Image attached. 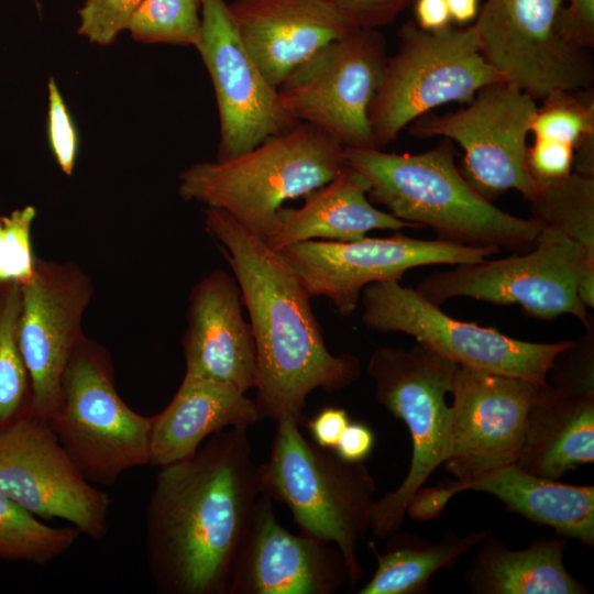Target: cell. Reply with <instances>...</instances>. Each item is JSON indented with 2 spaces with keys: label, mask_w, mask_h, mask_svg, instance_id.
Masks as SVG:
<instances>
[{
  "label": "cell",
  "mask_w": 594,
  "mask_h": 594,
  "mask_svg": "<svg viewBox=\"0 0 594 594\" xmlns=\"http://www.w3.org/2000/svg\"><path fill=\"white\" fill-rule=\"evenodd\" d=\"M466 490L492 494L508 510L551 527L558 536L594 546V486L569 485L540 477L516 463L469 481L421 487L411 498L406 514L415 520L435 519L453 495Z\"/></svg>",
  "instance_id": "cell-20"
},
{
  "label": "cell",
  "mask_w": 594,
  "mask_h": 594,
  "mask_svg": "<svg viewBox=\"0 0 594 594\" xmlns=\"http://www.w3.org/2000/svg\"><path fill=\"white\" fill-rule=\"evenodd\" d=\"M580 271L594 275V263L587 260L584 250L562 232L541 227L535 246L528 252L435 272L424 277L415 289L438 306L457 297L517 305L536 319L573 316L586 329L593 319L579 296Z\"/></svg>",
  "instance_id": "cell-9"
},
{
  "label": "cell",
  "mask_w": 594,
  "mask_h": 594,
  "mask_svg": "<svg viewBox=\"0 0 594 594\" xmlns=\"http://www.w3.org/2000/svg\"><path fill=\"white\" fill-rule=\"evenodd\" d=\"M76 528L52 527L0 493V560L45 565L78 539Z\"/></svg>",
  "instance_id": "cell-30"
},
{
  "label": "cell",
  "mask_w": 594,
  "mask_h": 594,
  "mask_svg": "<svg viewBox=\"0 0 594 594\" xmlns=\"http://www.w3.org/2000/svg\"><path fill=\"white\" fill-rule=\"evenodd\" d=\"M201 0H144L127 31L146 44L195 47L200 35Z\"/></svg>",
  "instance_id": "cell-32"
},
{
  "label": "cell",
  "mask_w": 594,
  "mask_h": 594,
  "mask_svg": "<svg viewBox=\"0 0 594 594\" xmlns=\"http://www.w3.org/2000/svg\"><path fill=\"white\" fill-rule=\"evenodd\" d=\"M503 80L480 51L474 28L425 31L407 21L387 56L369 109L376 148L383 150L421 116L450 102L468 103L483 87Z\"/></svg>",
  "instance_id": "cell-7"
},
{
  "label": "cell",
  "mask_w": 594,
  "mask_h": 594,
  "mask_svg": "<svg viewBox=\"0 0 594 594\" xmlns=\"http://www.w3.org/2000/svg\"><path fill=\"white\" fill-rule=\"evenodd\" d=\"M549 384L562 392L594 394V329L562 350L548 373Z\"/></svg>",
  "instance_id": "cell-34"
},
{
  "label": "cell",
  "mask_w": 594,
  "mask_h": 594,
  "mask_svg": "<svg viewBox=\"0 0 594 594\" xmlns=\"http://www.w3.org/2000/svg\"><path fill=\"white\" fill-rule=\"evenodd\" d=\"M91 292L90 280L74 265L37 258L32 277L21 284L19 346L32 411L46 421L58 407L64 373L84 339L80 322Z\"/></svg>",
  "instance_id": "cell-18"
},
{
  "label": "cell",
  "mask_w": 594,
  "mask_h": 594,
  "mask_svg": "<svg viewBox=\"0 0 594 594\" xmlns=\"http://www.w3.org/2000/svg\"><path fill=\"white\" fill-rule=\"evenodd\" d=\"M21 284L0 283V428L32 410L31 384L18 340Z\"/></svg>",
  "instance_id": "cell-31"
},
{
  "label": "cell",
  "mask_w": 594,
  "mask_h": 594,
  "mask_svg": "<svg viewBox=\"0 0 594 594\" xmlns=\"http://www.w3.org/2000/svg\"><path fill=\"white\" fill-rule=\"evenodd\" d=\"M537 106L531 96L499 80L480 89L457 111L421 116L409 133L458 143L463 150L459 169L485 199L493 202L515 189L529 201L538 189L527 166V138Z\"/></svg>",
  "instance_id": "cell-12"
},
{
  "label": "cell",
  "mask_w": 594,
  "mask_h": 594,
  "mask_svg": "<svg viewBox=\"0 0 594 594\" xmlns=\"http://www.w3.org/2000/svg\"><path fill=\"white\" fill-rule=\"evenodd\" d=\"M36 211L32 206L0 216V283L28 282L36 258L33 255L31 230Z\"/></svg>",
  "instance_id": "cell-33"
},
{
  "label": "cell",
  "mask_w": 594,
  "mask_h": 594,
  "mask_svg": "<svg viewBox=\"0 0 594 594\" xmlns=\"http://www.w3.org/2000/svg\"><path fill=\"white\" fill-rule=\"evenodd\" d=\"M367 178L346 164L330 182L304 196L299 208H280L266 243L279 252L288 245L315 239L354 241L373 230L419 229L369 199Z\"/></svg>",
  "instance_id": "cell-24"
},
{
  "label": "cell",
  "mask_w": 594,
  "mask_h": 594,
  "mask_svg": "<svg viewBox=\"0 0 594 594\" xmlns=\"http://www.w3.org/2000/svg\"><path fill=\"white\" fill-rule=\"evenodd\" d=\"M350 582L342 552L282 526L261 495L237 554L227 594H332Z\"/></svg>",
  "instance_id": "cell-19"
},
{
  "label": "cell",
  "mask_w": 594,
  "mask_h": 594,
  "mask_svg": "<svg viewBox=\"0 0 594 594\" xmlns=\"http://www.w3.org/2000/svg\"><path fill=\"white\" fill-rule=\"evenodd\" d=\"M350 422L349 415L344 409L326 407L307 421V427L316 444L334 450Z\"/></svg>",
  "instance_id": "cell-40"
},
{
  "label": "cell",
  "mask_w": 594,
  "mask_h": 594,
  "mask_svg": "<svg viewBox=\"0 0 594 594\" xmlns=\"http://www.w3.org/2000/svg\"><path fill=\"white\" fill-rule=\"evenodd\" d=\"M262 495L248 428L210 436L163 465L145 513L147 568L162 594H227Z\"/></svg>",
  "instance_id": "cell-1"
},
{
  "label": "cell",
  "mask_w": 594,
  "mask_h": 594,
  "mask_svg": "<svg viewBox=\"0 0 594 594\" xmlns=\"http://www.w3.org/2000/svg\"><path fill=\"white\" fill-rule=\"evenodd\" d=\"M275 424L270 458L258 464L262 494L284 504L300 532L336 546L355 586L364 575L356 548L370 530L375 480L363 462L307 440L297 421Z\"/></svg>",
  "instance_id": "cell-5"
},
{
  "label": "cell",
  "mask_w": 594,
  "mask_h": 594,
  "mask_svg": "<svg viewBox=\"0 0 594 594\" xmlns=\"http://www.w3.org/2000/svg\"><path fill=\"white\" fill-rule=\"evenodd\" d=\"M360 299L362 321L369 329L411 336L417 343L458 365L494 374L548 383L556 356L572 343L529 342L495 328L457 320L399 280L370 284Z\"/></svg>",
  "instance_id": "cell-10"
},
{
  "label": "cell",
  "mask_w": 594,
  "mask_h": 594,
  "mask_svg": "<svg viewBox=\"0 0 594 594\" xmlns=\"http://www.w3.org/2000/svg\"><path fill=\"white\" fill-rule=\"evenodd\" d=\"M415 22L425 31H438L451 25L446 0H415Z\"/></svg>",
  "instance_id": "cell-42"
},
{
  "label": "cell",
  "mask_w": 594,
  "mask_h": 594,
  "mask_svg": "<svg viewBox=\"0 0 594 594\" xmlns=\"http://www.w3.org/2000/svg\"><path fill=\"white\" fill-rule=\"evenodd\" d=\"M195 48L215 89L220 141L217 160L245 153L296 125L277 89L266 79L241 40L226 0H201Z\"/></svg>",
  "instance_id": "cell-17"
},
{
  "label": "cell",
  "mask_w": 594,
  "mask_h": 594,
  "mask_svg": "<svg viewBox=\"0 0 594 594\" xmlns=\"http://www.w3.org/2000/svg\"><path fill=\"white\" fill-rule=\"evenodd\" d=\"M0 493L35 517L59 518L102 539L109 496L89 482L46 420L32 410L0 428Z\"/></svg>",
  "instance_id": "cell-15"
},
{
  "label": "cell",
  "mask_w": 594,
  "mask_h": 594,
  "mask_svg": "<svg viewBox=\"0 0 594 594\" xmlns=\"http://www.w3.org/2000/svg\"><path fill=\"white\" fill-rule=\"evenodd\" d=\"M345 166L339 142L299 122L240 155L191 165L179 175L178 191L266 241L285 201L323 186Z\"/></svg>",
  "instance_id": "cell-4"
},
{
  "label": "cell",
  "mask_w": 594,
  "mask_h": 594,
  "mask_svg": "<svg viewBox=\"0 0 594 594\" xmlns=\"http://www.w3.org/2000/svg\"><path fill=\"white\" fill-rule=\"evenodd\" d=\"M458 364L417 343L411 349L384 346L370 356L367 372L375 398L406 425L411 460L402 484L374 502L370 530L388 538L404 522L407 506L450 449L451 405L446 402Z\"/></svg>",
  "instance_id": "cell-6"
},
{
  "label": "cell",
  "mask_w": 594,
  "mask_h": 594,
  "mask_svg": "<svg viewBox=\"0 0 594 594\" xmlns=\"http://www.w3.org/2000/svg\"><path fill=\"white\" fill-rule=\"evenodd\" d=\"M530 133L534 138L569 144L574 150L573 172L594 176V90H554L537 106Z\"/></svg>",
  "instance_id": "cell-28"
},
{
  "label": "cell",
  "mask_w": 594,
  "mask_h": 594,
  "mask_svg": "<svg viewBox=\"0 0 594 594\" xmlns=\"http://www.w3.org/2000/svg\"><path fill=\"white\" fill-rule=\"evenodd\" d=\"M387 56L380 29H354L296 66L277 87L280 102L344 148H376L369 109Z\"/></svg>",
  "instance_id": "cell-11"
},
{
  "label": "cell",
  "mask_w": 594,
  "mask_h": 594,
  "mask_svg": "<svg viewBox=\"0 0 594 594\" xmlns=\"http://www.w3.org/2000/svg\"><path fill=\"white\" fill-rule=\"evenodd\" d=\"M205 227L240 286L256 346V398L263 419L305 420L315 389L338 392L361 376L359 359L332 354L310 296L283 255L227 212L207 208Z\"/></svg>",
  "instance_id": "cell-2"
},
{
  "label": "cell",
  "mask_w": 594,
  "mask_h": 594,
  "mask_svg": "<svg viewBox=\"0 0 594 594\" xmlns=\"http://www.w3.org/2000/svg\"><path fill=\"white\" fill-rule=\"evenodd\" d=\"M528 202L531 218L572 239L594 263V176L572 172L564 178L538 185Z\"/></svg>",
  "instance_id": "cell-29"
},
{
  "label": "cell",
  "mask_w": 594,
  "mask_h": 594,
  "mask_svg": "<svg viewBox=\"0 0 594 594\" xmlns=\"http://www.w3.org/2000/svg\"><path fill=\"white\" fill-rule=\"evenodd\" d=\"M47 424L91 483L112 486L127 471L150 464L153 416L122 400L109 354L85 338L68 362L58 407Z\"/></svg>",
  "instance_id": "cell-8"
},
{
  "label": "cell",
  "mask_w": 594,
  "mask_h": 594,
  "mask_svg": "<svg viewBox=\"0 0 594 594\" xmlns=\"http://www.w3.org/2000/svg\"><path fill=\"white\" fill-rule=\"evenodd\" d=\"M353 29L393 23L415 0H324Z\"/></svg>",
  "instance_id": "cell-37"
},
{
  "label": "cell",
  "mask_w": 594,
  "mask_h": 594,
  "mask_svg": "<svg viewBox=\"0 0 594 594\" xmlns=\"http://www.w3.org/2000/svg\"><path fill=\"white\" fill-rule=\"evenodd\" d=\"M455 154L449 139L416 154L344 148L346 164L370 182V201L394 217L419 229L429 227L447 242L516 254L531 250L540 223L507 213L485 199L461 174Z\"/></svg>",
  "instance_id": "cell-3"
},
{
  "label": "cell",
  "mask_w": 594,
  "mask_h": 594,
  "mask_svg": "<svg viewBox=\"0 0 594 594\" xmlns=\"http://www.w3.org/2000/svg\"><path fill=\"white\" fill-rule=\"evenodd\" d=\"M574 150L549 139L534 138L527 148L528 170L537 185L554 182L573 172Z\"/></svg>",
  "instance_id": "cell-38"
},
{
  "label": "cell",
  "mask_w": 594,
  "mask_h": 594,
  "mask_svg": "<svg viewBox=\"0 0 594 594\" xmlns=\"http://www.w3.org/2000/svg\"><path fill=\"white\" fill-rule=\"evenodd\" d=\"M144 0H85L78 10V34L97 45L113 43Z\"/></svg>",
  "instance_id": "cell-35"
},
{
  "label": "cell",
  "mask_w": 594,
  "mask_h": 594,
  "mask_svg": "<svg viewBox=\"0 0 594 594\" xmlns=\"http://www.w3.org/2000/svg\"><path fill=\"white\" fill-rule=\"evenodd\" d=\"M565 0H486L472 25L480 51L501 78L534 99L594 82L590 50L559 33Z\"/></svg>",
  "instance_id": "cell-13"
},
{
  "label": "cell",
  "mask_w": 594,
  "mask_h": 594,
  "mask_svg": "<svg viewBox=\"0 0 594 594\" xmlns=\"http://www.w3.org/2000/svg\"><path fill=\"white\" fill-rule=\"evenodd\" d=\"M245 394L227 382L185 375L170 403L153 416L150 464L161 468L186 459L210 436L262 420L255 400Z\"/></svg>",
  "instance_id": "cell-23"
},
{
  "label": "cell",
  "mask_w": 594,
  "mask_h": 594,
  "mask_svg": "<svg viewBox=\"0 0 594 594\" xmlns=\"http://www.w3.org/2000/svg\"><path fill=\"white\" fill-rule=\"evenodd\" d=\"M548 383L458 365L450 394V449L443 466L458 481L517 463L529 414Z\"/></svg>",
  "instance_id": "cell-16"
},
{
  "label": "cell",
  "mask_w": 594,
  "mask_h": 594,
  "mask_svg": "<svg viewBox=\"0 0 594 594\" xmlns=\"http://www.w3.org/2000/svg\"><path fill=\"white\" fill-rule=\"evenodd\" d=\"M229 9L242 42L276 89L296 66L354 30L324 0H233Z\"/></svg>",
  "instance_id": "cell-22"
},
{
  "label": "cell",
  "mask_w": 594,
  "mask_h": 594,
  "mask_svg": "<svg viewBox=\"0 0 594 594\" xmlns=\"http://www.w3.org/2000/svg\"><path fill=\"white\" fill-rule=\"evenodd\" d=\"M375 437L370 427L350 422L334 449L337 454L350 462H363L372 452Z\"/></svg>",
  "instance_id": "cell-41"
},
{
  "label": "cell",
  "mask_w": 594,
  "mask_h": 594,
  "mask_svg": "<svg viewBox=\"0 0 594 594\" xmlns=\"http://www.w3.org/2000/svg\"><path fill=\"white\" fill-rule=\"evenodd\" d=\"M242 306L235 277L223 270L194 287L182 339L185 375L227 382L244 393L255 387L256 346Z\"/></svg>",
  "instance_id": "cell-21"
},
{
  "label": "cell",
  "mask_w": 594,
  "mask_h": 594,
  "mask_svg": "<svg viewBox=\"0 0 594 594\" xmlns=\"http://www.w3.org/2000/svg\"><path fill=\"white\" fill-rule=\"evenodd\" d=\"M558 31L570 44L583 48L594 47V0H568L561 9Z\"/></svg>",
  "instance_id": "cell-39"
},
{
  "label": "cell",
  "mask_w": 594,
  "mask_h": 594,
  "mask_svg": "<svg viewBox=\"0 0 594 594\" xmlns=\"http://www.w3.org/2000/svg\"><path fill=\"white\" fill-rule=\"evenodd\" d=\"M499 252L495 246H468L420 240L396 232L387 238L354 241L307 240L279 253L310 297H327L340 316H351L370 284L400 280L411 268L480 262Z\"/></svg>",
  "instance_id": "cell-14"
},
{
  "label": "cell",
  "mask_w": 594,
  "mask_h": 594,
  "mask_svg": "<svg viewBox=\"0 0 594 594\" xmlns=\"http://www.w3.org/2000/svg\"><path fill=\"white\" fill-rule=\"evenodd\" d=\"M491 530L459 536L447 529L438 542L409 532L396 531L387 539L385 551L375 552L377 566L359 594H426L430 578L442 569L452 568Z\"/></svg>",
  "instance_id": "cell-27"
},
{
  "label": "cell",
  "mask_w": 594,
  "mask_h": 594,
  "mask_svg": "<svg viewBox=\"0 0 594 594\" xmlns=\"http://www.w3.org/2000/svg\"><path fill=\"white\" fill-rule=\"evenodd\" d=\"M451 21L464 25L474 21L480 11V0H446Z\"/></svg>",
  "instance_id": "cell-43"
},
{
  "label": "cell",
  "mask_w": 594,
  "mask_h": 594,
  "mask_svg": "<svg viewBox=\"0 0 594 594\" xmlns=\"http://www.w3.org/2000/svg\"><path fill=\"white\" fill-rule=\"evenodd\" d=\"M568 538L535 539L522 550H510L488 534L464 582L474 594H587L564 565Z\"/></svg>",
  "instance_id": "cell-26"
},
{
  "label": "cell",
  "mask_w": 594,
  "mask_h": 594,
  "mask_svg": "<svg viewBox=\"0 0 594 594\" xmlns=\"http://www.w3.org/2000/svg\"><path fill=\"white\" fill-rule=\"evenodd\" d=\"M47 140L51 151L66 175H70L76 165L78 134L74 120L53 77L47 84Z\"/></svg>",
  "instance_id": "cell-36"
},
{
  "label": "cell",
  "mask_w": 594,
  "mask_h": 594,
  "mask_svg": "<svg viewBox=\"0 0 594 594\" xmlns=\"http://www.w3.org/2000/svg\"><path fill=\"white\" fill-rule=\"evenodd\" d=\"M594 461V394L551 392L528 418L516 464L548 480Z\"/></svg>",
  "instance_id": "cell-25"
}]
</instances>
